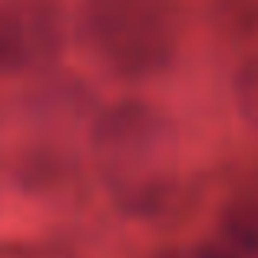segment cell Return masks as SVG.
<instances>
[{
  "label": "cell",
  "instance_id": "cell-1",
  "mask_svg": "<svg viewBox=\"0 0 258 258\" xmlns=\"http://www.w3.org/2000/svg\"><path fill=\"white\" fill-rule=\"evenodd\" d=\"M93 156L113 199L136 215H152L175 189V129L166 113L129 99L109 106L93 129Z\"/></svg>",
  "mask_w": 258,
  "mask_h": 258
},
{
  "label": "cell",
  "instance_id": "cell-2",
  "mask_svg": "<svg viewBox=\"0 0 258 258\" xmlns=\"http://www.w3.org/2000/svg\"><path fill=\"white\" fill-rule=\"evenodd\" d=\"M80 27L90 50L122 76L169 67L179 46V0H83Z\"/></svg>",
  "mask_w": 258,
  "mask_h": 258
},
{
  "label": "cell",
  "instance_id": "cell-3",
  "mask_svg": "<svg viewBox=\"0 0 258 258\" xmlns=\"http://www.w3.org/2000/svg\"><path fill=\"white\" fill-rule=\"evenodd\" d=\"M67 43L56 0H0V70L23 73L53 63Z\"/></svg>",
  "mask_w": 258,
  "mask_h": 258
},
{
  "label": "cell",
  "instance_id": "cell-4",
  "mask_svg": "<svg viewBox=\"0 0 258 258\" xmlns=\"http://www.w3.org/2000/svg\"><path fill=\"white\" fill-rule=\"evenodd\" d=\"M219 228L225 242H235L242 248L258 251V182L238 189L228 199L225 209H222Z\"/></svg>",
  "mask_w": 258,
  "mask_h": 258
},
{
  "label": "cell",
  "instance_id": "cell-5",
  "mask_svg": "<svg viewBox=\"0 0 258 258\" xmlns=\"http://www.w3.org/2000/svg\"><path fill=\"white\" fill-rule=\"evenodd\" d=\"M192 258H258V251L242 248V245H235V242H225V238H215V242L199 245Z\"/></svg>",
  "mask_w": 258,
  "mask_h": 258
},
{
  "label": "cell",
  "instance_id": "cell-6",
  "mask_svg": "<svg viewBox=\"0 0 258 258\" xmlns=\"http://www.w3.org/2000/svg\"><path fill=\"white\" fill-rule=\"evenodd\" d=\"M166 258H169V255H166Z\"/></svg>",
  "mask_w": 258,
  "mask_h": 258
}]
</instances>
